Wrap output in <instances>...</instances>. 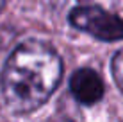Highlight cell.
Listing matches in <instances>:
<instances>
[{
  "instance_id": "cell-2",
  "label": "cell",
  "mask_w": 123,
  "mask_h": 122,
  "mask_svg": "<svg viewBox=\"0 0 123 122\" xmlns=\"http://www.w3.org/2000/svg\"><path fill=\"white\" fill-rule=\"evenodd\" d=\"M70 23L102 41L123 40V18L100 6H77L70 11Z\"/></svg>"
},
{
  "instance_id": "cell-3",
  "label": "cell",
  "mask_w": 123,
  "mask_h": 122,
  "mask_svg": "<svg viewBox=\"0 0 123 122\" xmlns=\"http://www.w3.org/2000/svg\"><path fill=\"white\" fill-rule=\"evenodd\" d=\"M70 90L77 102L93 106L104 97V81L93 68H80L71 75Z\"/></svg>"
},
{
  "instance_id": "cell-4",
  "label": "cell",
  "mask_w": 123,
  "mask_h": 122,
  "mask_svg": "<svg viewBox=\"0 0 123 122\" xmlns=\"http://www.w3.org/2000/svg\"><path fill=\"white\" fill-rule=\"evenodd\" d=\"M111 72H112V77L116 81V85L123 92V49L114 54L112 63H111Z\"/></svg>"
},
{
  "instance_id": "cell-5",
  "label": "cell",
  "mask_w": 123,
  "mask_h": 122,
  "mask_svg": "<svg viewBox=\"0 0 123 122\" xmlns=\"http://www.w3.org/2000/svg\"><path fill=\"white\" fill-rule=\"evenodd\" d=\"M4 6H6V0H0V11L4 9Z\"/></svg>"
},
{
  "instance_id": "cell-1",
  "label": "cell",
  "mask_w": 123,
  "mask_h": 122,
  "mask_svg": "<svg viewBox=\"0 0 123 122\" xmlns=\"http://www.w3.org/2000/svg\"><path fill=\"white\" fill-rule=\"evenodd\" d=\"M61 56L41 41H23L9 54L0 75V93L7 110L29 115L39 110L62 77Z\"/></svg>"
}]
</instances>
